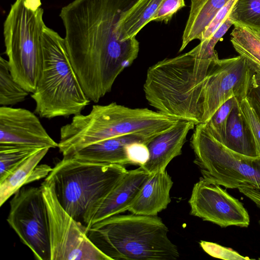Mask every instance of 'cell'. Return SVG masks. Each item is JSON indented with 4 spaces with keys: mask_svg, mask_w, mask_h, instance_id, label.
I'll use <instances>...</instances> for the list:
<instances>
[{
    "mask_svg": "<svg viewBox=\"0 0 260 260\" xmlns=\"http://www.w3.org/2000/svg\"><path fill=\"white\" fill-rule=\"evenodd\" d=\"M188 203L191 215L221 228H246L249 224V216L242 203L220 185L203 178L194 184Z\"/></svg>",
    "mask_w": 260,
    "mask_h": 260,
    "instance_id": "8fae6325",
    "label": "cell"
},
{
    "mask_svg": "<svg viewBox=\"0 0 260 260\" xmlns=\"http://www.w3.org/2000/svg\"><path fill=\"white\" fill-rule=\"evenodd\" d=\"M137 1L74 0L60 11L71 63L85 94L95 103L138 57L136 38L123 40L118 28L124 12Z\"/></svg>",
    "mask_w": 260,
    "mask_h": 260,
    "instance_id": "6da1fadb",
    "label": "cell"
},
{
    "mask_svg": "<svg viewBox=\"0 0 260 260\" xmlns=\"http://www.w3.org/2000/svg\"><path fill=\"white\" fill-rule=\"evenodd\" d=\"M126 152L131 165L141 166L149 159V152L147 144L144 142H135L129 144Z\"/></svg>",
    "mask_w": 260,
    "mask_h": 260,
    "instance_id": "f546056e",
    "label": "cell"
},
{
    "mask_svg": "<svg viewBox=\"0 0 260 260\" xmlns=\"http://www.w3.org/2000/svg\"><path fill=\"white\" fill-rule=\"evenodd\" d=\"M200 246L208 254L214 257L225 260H247L248 257H244L232 249L222 246L217 243L201 241Z\"/></svg>",
    "mask_w": 260,
    "mask_h": 260,
    "instance_id": "4316f807",
    "label": "cell"
},
{
    "mask_svg": "<svg viewBox=\"0 0 260 260\" xmlns=\"http://www.w3.org/2000/svg\"><path fill=\"white\" fill-rule=\"evenodd\" d=\"M35 112L51 119L81 114L90 103L73 69L64 38L45 26L41 40Z\"/></svg>",
    "mask_w": 260,
    "mask_h": 260,
    "instance_id": "277c9868",
    "label": "cell"
},
{
    "mask_svg": "<svg viewBox=\"0 0 260 260\" xmlns=\"http://www.w3.org/2000/svg\"><path fill=\"white\" fill-rule=\"evenodd\" d=\"M219 59L197 46L189 52L165 58L147 72L145 96L157 111L179 120L201 122L204 85Z\"/></svg>",
    "mask_w": 260,
    "mask_h": 260,
    "instance_id": "7a4b0ae2",
    "label": "cell"
},
{
    "mask_svg": "<svg viewBox=\"0 0 260 260\" xmlns=\"http://www.w3.org/2000/svg\"><path fill=\"white\" fill-rule=\"evenodd\" d=\"M162 0H138L124 12L118 23V30L123 40L136 38L149 22Z\"/></svg>",
    "mask_w": 260,
    "mask_h": 260,
    "instance_id": "ffe728a7",
    "label": "cell"
},
{
    "mask_svg": "<svg viewBox=\"0 0 260 260\" xmlns=\"http://www.w3.org/2000/svg\"><path fill=\"white\" fill-rule=\"evenodd\" d=\"M29 92L17 82L10 70L8 60L0 57V105H14L25 100Z\"/></svg>",
    "mask_w": 260,
    "mask_h": 260,
    "instance_id": "7402d4cb",
    "label": "cell"
},
{
    "mask_svg": "<svg viewBox=\"0 0 260 260\" xmlns=\"http://www.w3.org/2000/svg\"><path fill=\"white\" fill-rule=\"evenodd\" d=\"M229 149L250 157H259L251 131L243 116L238 101L228 118L223 144Z\"/></svg>",
    "mask_w": 260,
    "mask_h": 260,
    "instance_id": "d6986e66",
    "label": "cell"
},
{
    "mask_svg": "<svg viewBox=\"0 0 260 260\" xmlns=\"http://www.w3.org/2000/svg\"><path fill=\"white\" fill-rule=\"evenodd\" d=\"M195 126L192 121L179 120L169 129L154 137L147 144L149 159L140 167L150 174L165 171L170 161L181 154L187 136Z\"/></svg>",
    "mask_w": 260,
    "mask_h": 260,
    "instance_id": "4fadbf2b",
    "label": "cell"
},
{
    "mask_svg": "<svg viewBox=\"0 0 260 260\" xmlns=\"http://www.w3.org/2000/svg\"><path fill=\"white\" fill-rule=\"evenodd\" d=\"M254 71L255 69L240 55L217 60L204 85L201 123H206L230 98L236 96L240 101L245 98Z\"/></svg>",
    "mask_w": 260,
    "mask_h": 260,
    "instance_id": "30bf717a",
    "label": "cell"
},
{
    "mask_svg": "<svg viewBox=\"0 0 260 260\" xmlns=\"http://www.w3.org/2000/svg\"><path fill=\"white\" fill-rule=\"evenodd\" d=\"M124 166L63 157L47 177L60 204L87 229L103 201L127 173Z\"/></svg>",
    "mask_w": 260,
    "mask_h": 260,
    "instance_id": "5b68a950",
    "label": "cell"
},
{
    "mask_svg": "<svg viewBox=\"0 0 260 260\" xmlns=\"http://www.w3.org/2000/svg\"><path fill=\"white\" fill-rule=\"evenodd\" d=\"M230 0H191L190 9L182 38L179 52L192 41L200 40L206 28Z\"/></svg>",
    "mask_w": 260,
    "mask_h": 260,
    "instance_id": "ac0fdd59",
    "label": "cell"
},
{
    "mask_svg": "<svg viewBox=\"0 0 260 260\" xmlns=\"http://www.w3.org/2000/svg\"><path fill=\"white\" fill-rule=\"evenodd\" d=\"M87 235L112 260H175L177 247L168 228L156 216L115 215L91 225Z\"/></svg>",
    "mask_w": 260,
    "mask_h": 260,
    "instance_id": "3957f363",
    "label": "cell"
},
{
    "mask_svg": "<svg viewBox=\"0 0 260 260\" xmlns=\"http://www.w3.org/2000/svg\"><path fill=\"white\" fill-rule=\"evenodd\" d=\"M229 17L233 25L260 30V0H236Z\"/></svg>",
    "mask_w": 260,
    "mask_h": 260,
    "instance_id": "cb8c5ba5",
    "label": "cell"
},
{
    "mask_svg": "<svg viewBox=\"0 0 260 260\" xmlns=\"http://www.w3.org/2000/svg\"><path fill=\"white\" fill-rule=\"evenodd\" d=\"M48 214L51 260H112L87 235V228L63 208L48 178L41 185Z\"/></svg>",
    "mask_w": 260,
    "mask_h": 260,
    "instance_id": "ba28073f",
    "label": "cell"
},
{
    "mask_svg": "<svg viewBox=\"0 0 260 260\" xmlns=\"http://www.w3.org/2000/svg\"><path fill=\"white\" fill-rule=\"evenodd\" d=\"M150 175L140 166L128 171L99 208L89 227L109 217L128 211Z\"/></svg>",
    "mask_w": 260,
    "mask_h": 260,
    "instance_id": "5bb4252c",
    "label": "cell"
},
{
    "mask_svg": "<svg viewBox=\"0 0 260 260\" xmlns=\"http://www.w3.org/2000/svg\"><path fill=\"white\" fill-rule=\"evenodd\" d=\"M41 0H16L4 24L5 53L11 73L29 93L36 88L43 31Z\"/></svg>",
    "mask_w": 260,
    "mask_h": 260,
    "instance_id": "52a82bcc",
    "label": "cell"
},
{
    "mask_svg": "<svg viewBox=\"0 0 260 260\" xmlns=\"http://www.w3.org/2000/svg\"><path fill=\"white\" fill-rule=\"evenodd\" d=\"M185 6L184 0H162L150 21H160L167 23L173 16Z\"/></svg>",
    "mask_w": 260,
    "mask_h": 260,
    "instance_id": "83f0119b",
    "label": "cell"
},
{
    "mask_svg": "<svg viewBox=\"0 0 260 260\" xmlns=\"http://www.w3.org/2000/svg\"><path fill=\"white\" fill-rule=\"evenodd\" d=\"M246 98L260 118V71L257 70L251 78Z\"/></svg>",
    "mask_w": 260,
    "mask_h": 260,
    "instance_id": "4dcf8cb0",
    "label": "cell"
},
{
    "mask_svg": "<svg viewBox=\"0 0 260 260\" xmlns=\"http://www.w3.org/2000/svg\"><path fill=\"white\" fill-rule=\"evenodd\" d=\"M158 135L135 133L115 137L90 145L65 157L94 163L131 165L127 155L128 145L135 142L148 144Z\"/></svg>",
    "mask_w": 260,
    "mask_h": 260,
    "instance_id": "9a60e30c",
    "label": "cell"
},
{
    "mask_svg": "<svg viewBox=\"0 0 260 260\" xmlns=\"http://www.w3.org/2000/svg\"><path fill=\"white\" fill-rule=\"evenodd\" d=\"M40 149L22 145L0 144V181Z\"/></svg>",
    "mask_w": 260,
    "mask_h": 260,
    "instance_id": "603a6c76",
    "label": "cell"
},
{
    "mask_svg": "<svg viewBox=\"0 0 260 260\" xmlns=\"http://www.w3.org/2000/svg\"><path fill=\"white\" fill-rule=\"evenodd\" d=\"M231 42L239 55L260 71V30L235 24Z\"/></svg>",
    "mask_w": 260,
    "mask_h": 260,
    "instance_id": "44dd1931",
    "label": "cell"
},
{
    "mask_svg": "<svg viewBox=\"0 0 260 260\" xmlns=\"http://www.w3.org/2000/svg\"><path fill=\"white\" fill-rule=\"evenodd\" d=\"M259 224H260V220L259 221Z\"/></svg>",
    "mask_w": 260,
    "mask_h": 260,
    "instance_id": "1f68e13d",
    "label": "cell"
},
{
    "mask_svg": "<svg viewBox=\"0 0 260 260\" xmlns=\"http://www.w3.org/2000/svg\"><path fill=\"white\" fill-rule=\"evenodd\" d=\"M49 148H44L24 160L3 180L0 181V206L26 184L46 178L52 168L46 164L39 165Z\"/></svg>",
    "mask_w": 260,
    "mask_h": 260,
    "instance_id": "e0dca14e",
    "label": "cell"
},
{
    "mask_svg": "<svg viewBox=\"0 0 260 260\" xmlns=\"http://www.w3.org/2000/svg\"><path fill=\"white\" fill-rule=\"evenodd\" d=\"M7 220L36 259L51 260L49 220L41 186L20 188L10 202Z\"/></svg>",
    "mask_w": 260,
    "mask_h": 260,
    "instance_id": "9c48e42d",
    "label": "cell"
},
{
    "mask_svg": "<svg viewBox=\"0 0 260 260\" xmlns=\"http://www.w3.org/2000/svg\"><path fill=\"white\" fill-rule=\"evenodd\" d=\"M239 101L240 109L251 131L260 157V118L246 97Z\"/></svg>",
    "mask_w": 260,
    "mask_h": 260,
    "instance_id": "484cf974",
    "label": "cell"
},
{
    "mask_svg": "<svg viewBox=\"0 0 260 260\" xmlns=\"http://www.w3.org/2000/svg\"><path fill=\"white\" fill-rule=\"evenodd\" d=\"M236 1V0H230L219 11L204 31L200 42L209 39L224 22L229 17Z\"/></svg>",
    "mask_w": 260,
    "mask_h": 260,
    "instance_id": "f1b7e54d",
    "label": "cell"
},
{
    "mask_svg": "<svg viewBox=\"0 0 260 260\" xmlns=\"http://www.w3.org/2000/svg\"><path fill=\"white\" fill-rule=\"evenodd\" d=\"M0 144L22 145L37 148L58 147L38 117L25 109L0 107Z\"/></svg>",
    "mask_w": 260,
    "mask_h": 260,
    "instance_id": "7c38bea8",
    "label": "cell"
},
{
    "mask_svg": "<svg viewBox=\"0 0 260 260\" xmlns=\"http://www.w3.org/2000/svg\"><path fill=\"white\" fill-rule=\"evenodd\" d=\"M238 101L236 96L229 99L215 111L206 123L213 136L222 144L225 138L228 118L232 109Z\"/></svg>",
    "mask_w": 260,
    "mask_h": 260,
    "instance_id": "d4e9b609",
    "label": "cell"
},
{
    "mask_svg": "<svg viewBox=\"0 0 260 260\" xmlns=\"http://www.w3.org/2000/svg\"><path fill=\"white\" fill-rule=\"evenodd\" d=\"M173 185L166 170L150 174L128 211L138 215L156 216L170 203Z\"/></svg>",
    "mask_w": 260,
    "mask_h": 260,
    "instance_id": "2e32d148",
    "label": "cell"
},
{
    "mask_svg": "<svg viewBox=\"0 0 260 260\" xmlns=\"http://www.w3.org/2000/svg\"><path fill=\"white\" fill-rule=\"evenodd\" d=\"M190 146L203 178L226 188H237L260 208V157L236 152L218 141L206 123L196 125Z\"/></svg>",
    "mask_w": 260,
    "mask_h": 260,
    "instance_id": "8992f818",
    "label": "cell"
}]
</instances>
